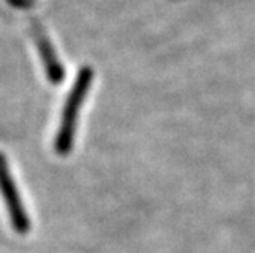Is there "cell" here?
<instances>
[{
    "label": "cell",
    "instance_id": "6da1fadb",
    "mask_svg": "<svg viewBox=\"0 0 255 253\" xmlns=\"http://www.w3.org/2000/svg\"><path fill=\"white\" fill-rule=\"evenodd\" d=\"M92 77H94V74H92L90 69L83 67L78 72V77L74 83L72 90L69 91L64 108H63V114H61V124L55 137V151L58 154H67L74 147L80 108L90 88Z\"/></svg>",
    "mask_w": 255,
    "mask_h": 253
},
{
    "label": "cell",
    "instance_id": "7a4b0ae2",
    "mask_svg": "<svg viewBox=\"0 0 255 253\" xmlns=\"http://www.w3.org/2000/svg\"><path fill=\"white\" fill-rule=\"evenodd\" d=\"M0 192H2V197L5 200L14 231L18 235H26L31 229V221L25 211L23 201L18 195V191L14 183V178L11 175L8 162L2 153H0Z\"/></svg>",
    "mask_w": 255,
    "mask_h": 253
},
{
    "label": "cell",
    "instance_id": "3957f363",
    "mask_svg": "<svg viewBox=\"0 0 255 253\" xmlns=\"http://www.w3.org/2000/svg\"><path fill=\"white\" fill-rule=\"evenodd\" d=\"M35 41H37V46H38V52H40V57H41V61L44 64V69H46V74H48V78L51 80V83L54 84H58L63 81L64 78V69L52 48L51 41L48 40V37L44 35V32L37 26L35 28Z\"/></svg>",
    "mask_w": 255,
    "mask_h": 253
}]
</instances>
